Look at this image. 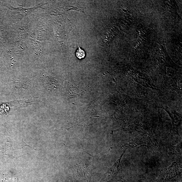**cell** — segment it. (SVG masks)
I'll use <instances>...</instances> for the list:
<instances>
[{"mask_svg":"<svg viewBox=\"0 0 182 182\" xmlns=\"http://www.w3.org/2000/svg\"><path fill=\"white\" fill-rule=\"evenodd\" d=\"M76 55L78 59H81L84 58L85 56V53L84 50L81 49L78 45V49H77Z\"/></svg>","mask_w":182,"mask_h":182,"instance_id":"6da1fadb","label":"cell"}]
</instances>
